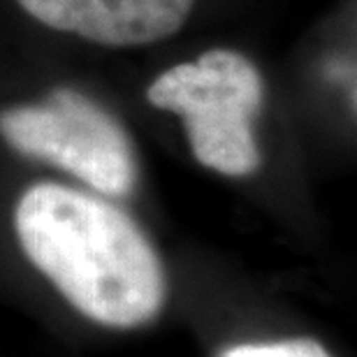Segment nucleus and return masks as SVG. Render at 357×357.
Returning a JSON list of instances; mask_svg holds the SVG:
<instances>
[{"label":"nucleus","instance_id":"f257e3e1","mask_svg":"<svg viewBox=\"0 0 357 357\" xmlns=\"http://www.w3.org/2000/svg\"><path fill=\"white\" fill-rule=\"evenodd\" d=\"M14 230L28 260L86 318L137 327L162 309V262L119 206L61 183L31 185L14 209Z\"/></svg>","mask_w":357,"mask_h":357},{"label":"nucleus","instance_id":"f03ea898","mask_svg":"<svg viewBox=\"0 0 357 357\" xmlns=\"http://www.w3.org/2000/svg\"><path fill=\"white\" fill-rule=\"evenodd\" d=\"M146 100L183 119L199 165L225 176H248L260 167L253 121L262 105V77L244 54L211 49L178 63L155 77Z\"/></svg>","mask_w":357,"mask_h":357},{"label":"nucleus","instance_id":"7ed1b4c3","mask_svg":"<svg viewBox=\"0 0 357 357\" xmlns=\"http://www.w3.org/2000/svg\"><path fill=\"white\" fill-rule=\"evenodd\" d=\"M0 137L47 160L102 195L126 197L137 183L132 142L112 114L77 89H56L35 105L0 112Z\"/></svg>","mask_w":357,"mask_h":357},{"label":"nucleus","instance_id":"20e7f679","mask_svg":"<svg viewBox=\"0 0 357 357\" xmlns=\"http://www.w3.org/2000/svg\"><path fill=\"white\" fill-rule=\"evenodd\" d=\"M28 17L105 47H144L176 35L195 0H17Z\"/></svg>","mask_w":357,"mask_h":357},{"label":"nucleus","instance_id":"39448f33","mask_svg":"<svg viewBox=\"0 0 357 357\" xmlns=\"http://www.w3.org/2000/svg\"><path fill=\"white\" fill-rule=\"evenodd\" d=\"M223 357H332L313 339H285L274 344H241L225 351Z\"/></svg>","mask_w":357,"mask_h":357}]
</instances>
